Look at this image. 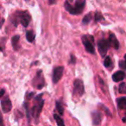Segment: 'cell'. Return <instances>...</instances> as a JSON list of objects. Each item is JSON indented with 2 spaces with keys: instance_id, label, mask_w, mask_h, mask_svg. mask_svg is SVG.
<instances>
[{
  "instance_id": "1",
  "label": "cell",
  "mask_w": 126,
  "mask_h": 126,
  "mask_svg": "<svg viewBox=\"0 0 126 126\" xmlns=\"http://www.w3.org/2000/svg\"><path fill=\"white\" fill-rule=\"evenodd\" d=\"M86 5V1L85 0H77L75 1L74 4L73 5L69 1H66L64 4L66 11H68L72 15H79L83 12Z\"/></svg>"
},
{
  "instance_id": "18",
  "label": "cell",
  "mask_w": 126,
  "mask_h": 126,
  "mask_svg": "<svg viewBox=\"0 0 126 126\" xmlns=\"http://www.w3.org/2000/svg\"><path fill=\"white\" fill-rule=\"evenodd\" d=\"M92 19V13H87V14L86 15V16L83 17L82 19V23L85 25L88 24V23H90V21H91Z\"/></svg>"
},
{
  "instance_id": "11",
  "label": "cell",
  "mask_w": 126,
  "mask_h": 126,
  "mask_svg": "<svg viewBox=\"0 0 126 126\" xmlns=\"http://www.w3.org/2000/svg\"><path fill=\"white\" fill-rule=\"evenodd\" d=\"M125 78V73L124 71H117V72L114 73L112 75V79L115 82H121L123 81Z\"/></svg>"
},
{
  "instance_id": "17",
  "label": "cell",
  "mask_w": 126,
  "mask_h": 126,
  "mask_svg": "<svg viewBox=\"0 0 126 126\" xmlns=\"http://www.w3.org/2000/svg\"><path fill=\"white\" fill-rule=\"evenodd\" d=\"M56 110H58L60 115L63 116V114H64V108L62 106V104L60 101H56Z\"/></svg>"
},
{
  "instance_id": "9",
  "label": "cell",
  "mask_w": 126,
  "mask_h": 126,
  "mask_svg": "<svg viewBox=\"0 0 126 126\" xmlns=\"http://www.w3.org/2000/svg\"><path fill=\"white\" fill-rule=\"evenodd\" d=\"M1 108H2L3 112H4V113L11 111V110L12 109V104L8 97H5L1 100Z\"/></svg>"
},
{
  "instance_id": "22",
  "label": "cell",
  "mask_w": 126,
  "mask_h": 126,
  "mask_svg": "<svg viewBox=\"0 0 126 126\" xmlns=\"http://www.w3.org/2000/svg\"><path fill=\"white\" fill-rule=\"evenodd\" d=\"M119 67L122 69L126 70V54L124 55V61H120V62H119Z\"/></svg>"
},
{
  "instance_id": "24",
  "label": "cell",
  "mask_w": 126,
  "mask_h": 126,
  "mask_svg": "<svg viewBox=\"0 0 126 126\" xmlns=\"http://www.w3.org/2000/svg\"><path fill=\"white\" fill-rule=\"evenodd\" d=\"M34 94H35V93H28L26 94V99H28V100H30V98H32V97L34 96Z\"/></svg>"
},
{
  "instance_id": "14",
  "label": "cell",
  "mask_w": 126,
  "mask_h": 126,
  "mask_svg": "<svg viewBox=\"0 0 126 126\" xmlns=\"http://www.w3.org/2000/svg\"><path fill=\"white\" fill-rule=\"evenodd\" d=\"M20 36L19 35H14V36L11 38V44H12V47L15 50H17L19 45H18V42H19Z\"/></svg>"
},
{
  "instance_id": "21",
  "label": "cell",
  "mask_w": 126,
  "mask_h": 126,
  "mask_svg": "<svg viewBox=\"0 0 126 126\" xmlns=\"http://www.w3.org/2000/svg\"><path fill=\"white\" fill-rule=\"evenodd\" d=\"M101 20H105V19H104L101 13H100L99 11H97V12L95 13V22L98 23V22H100Z\"/></svg>"
},
{
  "instance_id": "19",
  "label": "cell",
  "mask_w": 126,
  "mask_h": 126,
  "mask_svg": "<svg viewBox=\"0 0 126 126\" xmlns=\"http://www.w3.org/2000/svg\"><path fill=\"white\" fill-rule=\"evenodd\" d=\"M118 92L121 94H126V83H120V85L118 86Z\"/></svg>"
},
{
  "instance_id": "15",
  "label": "cell",
  "mask_w": 126,
  "mask_h": 126,
  "mask_svg": "<svg viewBox=\"0 0 126 126\" xmlns=\"http://www.w3.org/2000/svg\"><path fill=\"white\" fill-rule=\"evenodd\" d=\"M35 35L32 30H28L26 32V39L28 40L29 42H33L35 41Z\"/></svg>"
},
{
  "instance_id": "12",
  "label": "cell",
  "mask_w": 126,
  "mask_h": 126,
  "mask_svg": "<svg viewBox=\"0 0 126 126\" xmlns=\"http://www.w3.org/2000/svg\"><path fill=\"white\" fill-rule=\"evenodd\" d=\"M109 42H110V46L114 47L115 49L119 48V42L117 39L116 35L113 33H110V37H109Z\"/></svg>"
},
{
  "instance_id": "26",
  "label": "cell",
  "mask_w": 126,
  "mask_h": 126,
  "mask_svg": "<svg viewBox=\"0 0 126 126\" xmlns=\"http://www.w3.org/2000/svg\"><path fill=\"white\" fill-rule=\"evenodd\" d=\"M4 94V89H2L1 90V94H0V97H3Z\"/></svg>"
},
{
  "instance_id": "25",
  "label": "cell",
  "mask_w": 126,
  "mask_h": 126,
  "mask_svg": "<svg viewBox=\"0 0 126 126\" xmlns=\"http://www.w3.org/2000/svg\"><path fill=\"white\" fill-rule=\"evenodd\" d=\"M76 62V59H75V57H74V55H71V60L70 61H69V63H70V64H74V63Z\"/></svg>"
},
{
  "instance_id": "6",
  "label": "cell",
  "mask_w": 126,
  "mask_h": 126,
  "mask_svg": "<svg viewBox=\"0 0 126 126\" xmlns=\"http://www.w3.org/2000/svg\"><path fill=\"white\" fill-rule=\"evenodd\" d=\"M85 93L84 84L82 80L79 79H76L74 82V97H81Z\"/></svg>"
},
{
  "instance_id": "10",
  "label": "cell",
  "mask_w": 126,
  "mask_h": 126,
  "mask_svg": "<svg viewBox=\"0 0 126 126\" xmlns=\"http://www.w3.org/2000/svg\"><path fill=\"white\" fill-rule=\"evenodd\" d=\"M92 120H93V125L98 126L102 120V114L99 111H98V110L92 112Z\"/></svg>"
},
{
  "instance_id": "2",
  "label": "cell",
  "mask_w": 126,
  "mask_h": 126,
  "mask_svg": "<svg viewBox=\"0 0 126 126\" xmlns=\"http://www.w3.org/2000/svg\"><path fill=\"white\" fill-rule=\"evenodd\" d=\"M13 16H14V19L12 20V23H14L15 26H17V23L19 22L24 27H28L31 21V16L30 12L26 11H16L15 14H13Z\"/></svg>"
},
{
  "instance_id": "7",
  "label": "cell",
  "mask_w": 126,
  "mask_h": 126,
  "mask_svg": "<svg viewBox=\"0 0 126 126\" xmlns=\"http://www.w3.org/2000/svg\"><path fill=\"white\" fill-rule=\"evenodd\" d=\"M110 46V42L105 39H100L98 42V50L102 57H105V56L106 57L107 51H108Z\"/></svg>"
},
{
  "instance_id": "27",
  "label": "cell",
  "mask_w": 126,
  "mask_h": 126,
  "mask_svg": "<svg viewBox=\"0 0 126 126\" xmlns=\"http://www.w3.org/2000/svg\"><path fill=\"white\" fill-rule=\"evenodd\" d=\"M56 4V1H49L48 4Z\"/></svg>"
},
{
  "instance_id": "5",
  "label": "cell",
  "mask_w": 126,
  "mask_h": 126,
  "mask_svg": "<svg viewBox=\"0 0 126 126\" xmlns=\"http://www.w3.org/2000/svg\"><path fill=\"white\" fill-rule=\"evenodd\" d=\"M32 86L39 90L43 88L44 86H45V80H44V77L42 75V72L41 70H39L36 73L35 78L32 80Z\"/></svg>"
},
{
  "instance_id": "13",
  "label": "cell",
  "mask_w": 126,
  "mask_h": 126,
  "mask_svg": "<svg viewBox=\"0 0 126 126\" xmlns=\"http://www.w3.org/2000/svg\"><path fill=\"white\" fill-rule=\"evenodd\" d=\"M117 107L120 110H126V97H121L117 99Z\"/></svg>"
},
{
  "instance_id": "23",
  "label": "cell",
  "mask_w": 126,
  "mask_h": 126,
  "mask_svg": "<svg viewBox=\"0 0 126 126\" xmlns=\"http://www.w3.org/2000/svg\"><path fill=\"white\" fill-rule=\"evenodd\" d=\"M23 106H24L25 110H26V114H27V117H28L29 122H30V110H29V105L26 103V102H24V104H23Z\"/></svg>"
},
{
  "instance_id": "16",
  "label": "cell",
  "mask_w": 126,
  "mask_h": 126,
  "mask_svg": "<svg viewBox=\"0 0 126 126\" xmlns=\"http://www.w3.org/2000/svg\"><path fill=\"white\" fill-rule=\"evenodd\" d=\"M54 120L56 121L58 126H65V124H64V120L62 119V117H61L59 115L57 114H54Z\"/></svg>"
},
{
  "instance_id": "20",
  "label": "cell",
  "mask_w": 126,
  "mask_h": 126,
  "mask_svg": "<svg viewBox=\"0 0 126 126\" xmlns=\"http://www.w3.org/2000/svg\"><path fill=\"white\" fill-rule=\"evenodd\" d=\"M110 64H111V60H110V57L106 56L105 59V61H104V66L108 68V67H110Z\"/></svg>"
},
{
  "instance_id": "3",
  "label": "cell",
  "mask_w": 126,
  "mask_h": 126,
  "mask_svg": "<svg viewBox=\"0 0 126 126\" xmlns=\"http://www.w3.org/2000/svg\"><path fill=\"white\" fill-rule=\"evenodd\" d=\"M42 94L37 95L36 97H35L34 99V105L32 107L31 110V114L33 116V117H35V119L36 120V122H38V118L40 117L41 111L42 110V107L44 105V100L42 99Z\"/></svg>"
},
{
  "instance_id": "8",
  "label": "cell",
  "mask_w": 126,
  "mask_h": 126,
  "mask_svg": "<svg viewBox=\"0 0 126 126\" xmlns=\"http://www.w3.org/2000/svg\"><path fill=\"white\" fill-rule=\"evenodd\" d=\"M63 72H64V67H56L54 68L53 70V76H52V80L54 84H56V83L59 82V80L61 79L63 75Z\"/></svg>"
},
{
  "instance_id": "28",
  "label": "cell",
  "mask_w": 126,
  "mask_h": 126,
  "mask_svg": "<svg viewBox=\"0 0 126 126\" xmlns=\"http://www.w3.org/2000/svg\"><path fill=\"white\" fill-rule=\"evenodd\" d=\"M122 121H123V122H124V123H126V115H125V117H123Z\"/></svg>"
},
{
  "instance_id": "4",
  "label": "cell",
  "mask_w": 126,
  "mask_h": 126,
  "mask_svg": "<svg viewBox=\"0 0 126 126\" xmlns=\"http://www.w3.org/2000/svg\"><path fill=\"white\" fill-rule=\"evenodd\" d=\"M82 43L84 45L86 50L90 54H95V47H94V37L93 35H84L81 37Z\"/></svg>"
}]
</instances>
